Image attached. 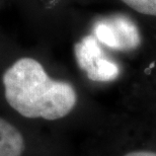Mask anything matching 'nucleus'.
<instances>
[{"instance_id": "nucleus-2", "label": "nucleus", "mask_w": 156, "mask_h": 156, "mask_svg": "<svg viewBox=\"0 0 156 156\" xmlns=\"http://www.w3.org/2000/svg\"><path fill=\"white\" fill-rule=\"evenodd\" d=\"M75 58L80 69L85 71L92 81H113L120 74V68L115 62L104 56V52L95 37L87 36L75 44Z\"/></svg>"}, {"instance_id": "nucleus-6", "label": "nucleus", "mask_w": 156, "mask_h": 156, "mask_svg": "<svg viewBox=\"0 0 156 156\" xmlns=\"http://www.w3.org/2000/svg\"><path fill=\"white\" fill-rule=\"evenodd\" d=\"M123 156H156V150L149 148H137L126 152Z\"/></svg>"}, {"instance_id": "nucleus-1", "label": "nucleus", "mask_w": 156, "mask_h": 156, "mask_svg": "<svg viewBox=\"0 0 156 156\" xmlns=\"http://www.w3.org/2000/svg\"><path fill=\"white\" fill-rule=\"evenodd\" d=\"M5 98L21 116L55 121L66 117L77 101L74 87L48 76L42 64L21 58L3 75Z\"/></svg>"}, {"instance_id": "nucleus-5", "label": "nucleus", "mask_w": 156, "mask_h": 156, "mask_svg": "<svg viewBox=\"0 0 156 156\" xmlns=\"http://www.w3.org/2000/svg\"><path fill=\"white\" fill-rule=\"evenodd\" d=\"M139 13L156 16V0H122Z\"/></svg>"}, {"instance_id": "nucleus-3", "label": "nucleus", "mask_w": 156, "mask_h": 156, "mask_svg": "<svg viewBox=\"0 0 156 156\" xmlns=\"http://www.w3.org/2000/svg\"><path fill=\"white\" fill-rule=\"evenodd\" d=\"M94 35L101 43L119 51H131L140 45L138 27L125 15H114L98 21Z\"/></svg>"}, {"instance_id": "nucleus-4", "label": "nucleus", "mask_w": 156, "mask_h": 156, "mask_svg": "<svg viewBox=\"0 0 156 156\" xmlns=\"http://www.w3.org/2000/svg\"><path fill=\"white\" fill-rule=\"evenodd\" d=\"M26 143L13 125L0 118V156H21Z\"/></svg>"}]
</instances>
